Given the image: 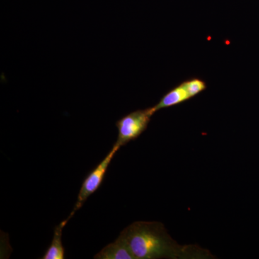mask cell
Returning a JSON list of instances; mask_svg holds the SVG:
<instances>
[{
    "instance_id": "1",
    "label": "cell",
    "mask_w": 259,
    "mask_h": 259,
    "mask_svg": "<svg viewBox=\"0 0 259 259\" xmlns=\"http://www.w3.org/2000/svg\"><path fill=\"white\" fill-rule=\"evenodd\" d=\"M136 259L212 258L198 245L178 244L158 222L137 221L120 233Z\"/></svg>"
},
{
    "instance_id": "2",
    "label": "cell",
    "mask_w": 259,
    "mask_h": 259,
    "mask_svg": "<svg viewBox=\"0 0 259 259\" xmlns=\"http://www.w3.org/2000/svg\"><path fill=\"white\" fill-rule=\"evenodd\" d=\"M153 107L131 112L116 122L118 135L115 143L119 148L137 139L147 129L151 117L154 115Z\"/></svg>"
},
{
    "instance_id": "3",
    "label": "cell",
    "mask_w": 259,
    "mask_h": 259,
    "mask_svg": "<svg viewBox=\"0 0 259 259\" xmlns=\"http://www.w3.org/2000/svg\"><path fill=\"white\" fill-rule=\"evenodd\" d=\"M119 150H120V148L114 144L113 147L110 150V152L107 153L104 159L94 168L93 171H90V173L84 179L81 188H80L77 200L75 203L74 209L70 213L69 218H67L69 221L74 215L75 213L81 209L87 199L100 188L103 182L104 179H105L108 167L111 163L116 153Z\"/></svg>"
},
{
    "instance_id": "4",
    "label": "cell",
    "mask_w": 259,
    "mask_h": 259,
    "mask_svg": "<svg viewBox=\"0 0 259 259\" xmlns=\"http://www.w3.org/2000/svg\"><path fill=\"white\" fill-rule=\"evenodd\" d=\"M95 259H136L128 245L120 235L113 243L104 247L99 253L94 256Z\"/></svg>"
},
{
    "instance_id": "5",
    "label": "cell",
    "mask_w": 259,
    "mask_h": 259,
    "mask_svg": "<svg viewBox=\"0 0 259 259\" xmlns=\"http://www.w3.org/2000/svg\"><path fill=\"white\" fill-rule=\"evenodd\" d=\"M191 97L185 83L182 81L178 86L175 87L161 97L158 103L153 106L155 111L157 112L162 109L176 106L190 100Z\"/></svg>"
},
{
    "instance_id": "6",
    "label": "cell",
    "mask_w": 259,
    "mask_h": 259,
    "mask_svg": "<svg viewBox=\"0 0 259 259\" xmlns=\"http://www.w3.org/2000/svg\"><path fill=\"white\" fill-rule=\"evenodd\" d=\"M68 222L69 220H64L56 227L50 246L48 248L47 251L42 255V259L65 258V249L62 243V233L64 227Z\"/></svg>"
},
{
    "instance_id": "7",
    "label": "cell",
    "mask_w": 259,
    "mask_h": 259,
    "mask_svg": "<svg viewBox=\"0 0 259 259\" xmlns=\"http://www.w3.org/2000/svg\"><path fill=\"white\" fill-rule=\"evenodd\" d=\"M186 88L188 90L191 98L197 96L207 89V83L203 79L198 77L192 78L183 81Z\"/></svg>"
}]
</instances>
